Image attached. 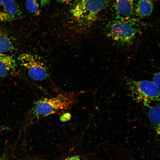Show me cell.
<instances>
[{"mask_svg": "<svg viewBox=\"0 0 160 160\" xmlns=\"http://www.w3.org/2000/svg\"><path fill=\"white\" fill-rule=\"evenodd\" d=\"M82 92H64L53 97L40 98L34 103L29 112L30 117L32 120H38L64 113L77 103L79 97Z\"/></svg>", "mask_w": 160, "mask_h": 160, "instance_id": "1", "label": "cell"}, {"mask_svg": "<svg viewBox=\"0 0 160 160\" xmlns=\"http://www.w3.org/2000/svg\"><path fill=\"white\" fill-rule=\"evenodd\" d=\"M135 20L129 17H118L107 25V36L113 40L123 44L131 43L139 32Z\"/></svg>", "mask_w": 160, "mask_h": 160, "instance_id": "2", "label": "cell"}, {"mask_svg": "<svg viewBox=\"0 0 160 160\" xmlns=\"http://www.w3.org/2000/svg\"><path fill=\"white\" fill-rule=\"evenodd\" d=\"M110 0H77L71 9L73 17L79 22L90 25L99 13L108 6Z\"/></svg>", "mask_w": 160, "mask_h": 160, "instance_id": "3", "label": "cell"}, {"mask_svg": "<svg viewBox=\"0 0 160 160\" xmlns=\"http://www.w3.org/2000/svg\"><path fill=\"white\" fill-rule=\"evenodd\" d=\"M128 89L134 100L147 105L151 102L160 100L159 89L153 81L145 80L128 81Z\"/></svg>", "mask_w": 160, "mask_h": 160, "instance_id": "4", "label": "cell"}, {"mask_svg": "<svg viewBox=\"0 0 160 160\" xmlns=\"http://www.w3.org/2000/svg\"><path fill=\"white\" fill-rule=\"evenodd\" d=\"M18 59L21 65L27 70L28 75L31 79L40 81L48 77V73L46 67L35 55L23 53L19 56Z\"/></svg>", "mask_w": 160, "mask_h": 160, "instance_id": "5", "label": "cell"}, {"mask_svg": "<svg viewBox=\"0 0 160 160\" xmlns=\"http://www.w3.org/2000/svg\"><path fill=\"white\" fill-rule=\"evenodd\" d=\"M0 8V22H8L20 18L21 12L14 0H4Z\"/></svg>", "mask_w": 160, "mask_h": 160, "instance_id": "6", "label": "cell"}, {"mask_svg": "<svg viewBox=\"0 0 160 160\" xmlns=\"http://www.w3.org/2000/svg\"><path fill=\"white\" fill-rule=\"evenodd\" d=\"M136 0H115L113 7L119 17H128L134 12Z\"/></svg>", "mask_w": 160, "mask_h": 160, "instance_id": "7", "label": "cell"}, {"mask_svg": "<svg viewBox=\"0 0 160 160\" xmlns=\"http://www.w3.org/2000/svg\"><path fill=\"white\" fill-rule=\"evenodd\" d=\"M16 65V61L12 57L0 53V79L12 73Z\"/></svg>", "mask_w": 160, "mask_h": 160, "instance_id": "8", "label": "cell"}, {"mask_svg": "<svg viewBox=\"0 0 160 160\" xmlns=\"http://www.w3.org/2000/svg\"><path fill=\"white\" fill-rule=\"evenodd\" d=\"M153 8V4L151 0H138L135 3L134 12L139 17L144 18L151 14Z\"/></svg>", "mask_w": 160, "mask_h": 160, "instance_id": "9", "label": "cell"}, {"mask_svg": "<svg viewBox=\"0 0 160 160\" xmlns=\"http://www.w3.org/2000/svg\"><path fill=\"white\" fill-rule=\"evenodd\" d=\"M14 48L13 41L10 36L0 28V53L10 51Z\"/></svg>", "mask_w": 160, "mask_h": 160, "instance_id": "10", "label": "cell"}, {"mask_svg": "<svg viewBox=\"0 0 160 160\" xmlns=\"http://www.w3.org/2000/svg\"><path fill=\"white\" fill-rule=\"evenodd\" d=\"M148 116L152 124L158 134L160 133V106L150 107Z\"/></svg>", "mask_w": 160, "mask_h": 160, "instance_id": "11", "label": "cell"}, {"mask_svg": "<svg viewBox=\"0 0 160 160\" xmlns=\"http://www.w3.org/2000/svg\"><path fill=\"white\" fill-rule=\"evenodd\" d=\"M25 6L27 9L35 15H39L40 11L39 9L38 0H26Z\"/></svg>", "mask_w": 160, "mask_h": 160, "instance_id": "12", "label": "cell"}, {"mask_svg": "<svg viewBox=\"0 0 160 160\" xmlns=\"http://www.w3.org/2000/svg\"><path fill=\"white\" fill-rule=\"evenodd\" d=\"M160 73H156L153 75V82L159 89L160 88Z\"/></svg>", "mask_w": 160, "mask_h": 160, "instance_id": "13", "label": "cell"}, {"mask_svg": "<svg viewBox=\"0 0 160 160\" xmlns=\"http://www.w3.org/2000/svg\"><path fill=\"white\" fill-rule=\"evenodd\" d=\"M71 115L69 113H65L63 114L60 118V120L63 122L66 121L70 120Z\"/></svg>", "mask_w": 160, "mask_h": 160, "instance_id": "14", "label": "cell"}, {"mask_svg": "<svg viewBox=\"0 0 160 160\" xmlns=\"http://www.w3.org/2000/svg\"><path fill=\"white\" fill-rule=\"evenodd\" d=\"M65 160H85L81 157L78 156H71L65 159Z\"/></svg>", "mask_w": 160, "mask_h": 160, "instance_id": "15", "label": "cell"}, {"mask_svg": "<svg viewBox=\"0 0 160 160\" xmlns=\"http://www.w3.org/2000/svg\"><path fill=\"white\" fill-rule=\"evenodd\" d=\"M50 0H40V6L43 7L47 5L49 3Z\"/></svg>", "mask_w": 160, "mask_h": 160, "instance_id": "16", "label": "cell"}, {"mask_svg": "<svg viewBox=\"0 0 160 160\" xmlns=\"http://www.w3.org/2000/svg\"><path fill=\"white\" fill-rule=\"evenodd\" d=\"M0 160H8V158L5 153H4L0 157Z\"/></svg>", "mask_w": 160, "mask_h": 160, "instance_id": "17", "label": "cell"}, {"mask_svg": "<svg viewBox=\"0 0 160 160\" xmlns=\"http://www.w3.org/2000/svg\"><path fill=\"white\" fill-rule=\"evenodd\" d=\"M72 0H58V1L61 3H67L70 1Z\"/></svg>", "mask_w": 160, "mask_h": 160, "instance_id": "18", "label": "cell"}, {"mask_svg": "<svg viewBox=\"0 0 160 160\" xmlns=\"http://www.w3.org/2000/svg\"><path fill=\"white\" fill-rule=\"evenodd\" d=\"M4 0H0V6L1 5Z\"/></svg>", "mask_w": 160, "mask_h": 160, "instance_id": "19", "label": "cell"}, {"mask_svg": "<svg viewBox=\"0 0 160 160\" xmlns=\"http://www.w3.org/2000/svg\"><path fill=\"white\" fill-rule=\"evenodd\" d=\"M155 0L157 1H159V0Z\"/></svg>", "mask_w": 160, "mask_h": 160, "instance_id": "20", "label": "cell"}]
</instances>
